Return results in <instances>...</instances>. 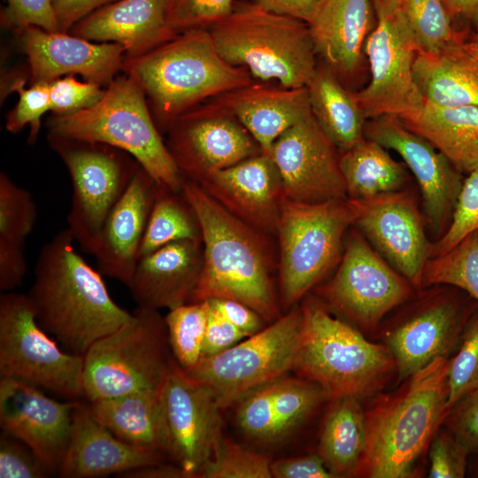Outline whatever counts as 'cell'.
I'll use <instances>...</instances> for the list:
<instances>
[{
	"mask_svg": "<svg viewBox=\"0 0 478 478\" xmlns=\"http://www.w3.org/2000/svg\"><path fill=\"white\" fill-rule=\"evenodd\" d=\"M84 356L63 351L36 319L27 295L0 297V374L71 399L85 397Z\"/></svg>",
	"mask_w": 478,
	"mask_h": 478,
	"instance_id": "obj_10",
	"label": "cell"
},
{
	"mask_svg": "<svg viewBox=\"0 0 478 478\" xmlns=\"http://www.w3.org/2000/svg\"><path fill=\"white\" fill-rule=\"evenodd\" d=\"M337 150L312 114L282 133L270 157L283 197L309 204L348 198Z\"/></svg>",
	"mask_w": 478,
	"mask_h": 478,
	"instance_id": "obj_19",
	"label": "cell"
},
{
	"mask_svg": "<svg viewBox=\"0 0 478 478\" xmlns=\"http://www.w3.org/2000/svg\"><path fill=\"white\" fill-rule=\"evenodd\" d=\"M447 415L460 401L478 392V310L469 317L447 373Z\"/></svg>",
	"mask_w": 478,
	"mask_h": 478,
	"instance_id": "obj_41",
	"label": "cell"
},
{
	"mask_svg": "<svg viewBox=\"0 0 478 478\" xmlns=\"http://www.w3.org/2000/svg\"><path fill=\"white\" fill-rule=\"evenodd\" d=\"M294 369L321 387L328 398L362 399L377 394L397 374L384 343H373L314 302L302 307Z\"/></svg>",
	"mask_w": 478,
	"mask_h": 478,
	"instance_id": "obj_5",
	"label": "cell"
},
{
	"mask_svg": "<svg viewBox=\"0 0 478 478\" xmlns=\"http://www.w3.org/2000/svg\"><path fill=\"white\" fill-rule=\"evenodd\" d=\"M201 243L172 242L139 258L128 286L137 305L172 309L191 300L202 269Z\"/></svg>",
	"mask_w": 478,
	"mask_h": 478,
	"instance_id": "obj_27",
	"label": "cell"
},
{
	"mask_svg": "<svg viewBox=\"0 0 478 478\" xmlns=\"http://www.w3.org/2000/svg\"><path fill=\"white\" fill-rule=\"evenodd\" d=\"M36 217V205L30 192L1 172L0 241L25 245Z\"/></svg>",
	"mask_w": 478,
	"mask_h": 478,
	"instance_id": "obj_42",
	"label": "cell"
},
{
	"mask_svg": "<svg viewBox=\"0 0 478 478\" xmlns=\"http://www.w3.org/2000/svg\"><path fill=\"white\" fill-rule=\"evenodd\" d=\"M207 301L247 336L263 329L264 320L243 303L226 298H212Z\"/></svg>",
	"mask_w": 478,
	"mask_h": 478,
	"instance_id": "obj_56",
	"label": "cell"
},
{
	"mask_svg": "<svg viewBox=\"0 0 478 478\" xmlns=\"http://www.w3.org/2000/svg\"><path fill=\"white\" fill-rule=\"evenodd\" d=\"M450 358L439 357L378 394L365 410L366 443L352 476L411 478L447 416Z\"/></svg>",
	"mask_w": 478,
	"mask_h": 478,
	"instance_id": "obj_2",
	"label": "cell"
},
{
	"mask_svg": "<svg viewBox=\"0 0 478 478\" xmlns=\"http://www.w3.org/2000/svg\"><path fill=\"white\" fill-rule=\"evenodd\" d=\"M69 228L40 250L27 294L40 325L71 353L84 356L132 315L111 297L98 270L76 251Z\"/></svg>",
	"mask_w": 478,
	"mask_h": 478,
	"instance_id": "obj_1",
	"label": "cell"
},
{
	"mask_svg": "<svg viewBox=\"0 0 478 478\" xmlns=\"http://www.w3.org/2000/svg\"><path fill=\"white\" fill-rule=\"evenodd\" d=\"M207 320L202 358L217 355L248 337L207 300Z\"/></svg>",
	"mask_w": 478,
	"mask_h": 478,
	"instance_id": "obj_53",
	"label": "cell"
},
{
	"mask_svg": "<svg viewBox=\"0 0 478 478\" xmlns=\"http://www.w3.org/2000/svg\"><path fill=\"white\" fill-rule=\"evenodd\" d=\"M462 49L478 64V40L461 42Z\"/></svg>",
	"mask_w": 478,
	"mask_h": 478,
	"instance_id": "obj_61",
	"label": "cell"
},
{
	"mask_svg": "<svg viewBox=\"0 0 478 478\" xmlns=\"http://www.w3.org/2000/svg\"><path fill=\"white\" fill-rule=\"evenodd\" d=\"M164 452L187 477H197L221 438L220 406L212 389L172 360L160 393Z\"/></svg>",
	"mask_w": 478,
	"mask_h": 478,
	"instance_id": "obj_16",
	"label": "cell"
},
{
	"mask_svg": "<svg viewBox=\"0 0 478 478\" xmlns=\"http://www.w3.org/2000/svg\"><path fill=\"white\" fill-rule=\"evenodd\" d=\"M271 462L264 456L249 451L221 436L212 458L197 477L270 478Z\"/></svg>",
	"mask_w": 478,
	"mask_h": 478,
	"instance_id": "obj_43",
	"label": "cell"
},
{
	"mask_svg": "<svg viewBox=\"0 0 478 478\" xmlns=\"http://www.w3.org/2000/svg\"><path fill=\"white\" fill-rule=\"evenodd\" d=\"M446 2L452 15L463 14L471 18L478 10V0H446Z\"/></svg>",
	"mask_w": 478,
	"mask_h": 478,
	"instance_id": "obj_60",
	"label": "cell"
},
{
	"mask_svg": "<svg viewBox=\"0 0 478 478\" xmlns=\"http://www.w3.org/2000/svg\"><path fill=\"white\" fill-rule=\"evenodd\" d=\"M25 245L0 241V289L8 292L21 284L27 271Z\"/></svg>",
	"mask_w": 478,
	"mask_h": 478,
	"instance_id": "obj_55",
	"label": "cell"
},
{
	"mask_svg": "<svg viewBox=\"0 0 478 478\" xmlns=\"http://www.w3.org/2000/svg\"><path fill=\"white\" fill-rule=\"evenodd\" d=\"M350 201L353 225L415 289L420 290L432 243L413 195L401 189Z\"/></svg>",
	"mask_w": 478,
	"mask_h": 478,
	"instance_id": "obj_18",
	"label": "cell"
},
{
	"mask_svg": "<svg viewBox=\"0 0 478 478\" xmlns=\"http://www.w3.org/2000/svg\"><path fill=\"white\" fill-rule=\"evenodd\" d=\"M166 130L167 148L180 173L196 183L213 171L263 153L238 119L214 99L184 112Z\"/></svg>",
	"mask_w": 478,
	"mask_h": 478,
	"instance_id": "obj_17",
	"label": "cell"
},
{
	"mask_svg": "<svg viewBox=\"0 0 478 478\" xmlns=\"http://www.w3.org/2000/svg\"><path fill=\"white\" fill-rule=\"evenodd\" d=\"M397 118L457 170L468 173L478 166V106H439L424 102L417 112Z\"/></svg>",
	"mask_w": 478,
	"mask_h": 478,
	"instance_id": "obj_30",
	"label": "cell"
},
{
	"mask_svg": "<svg viewBox=\"0 0 478 478\" xmlns=\"http://www.w3.org/2000/svg\"><path fill=\"white\" fill-rule=\"evenodd\" d=\"M25 83L23 78L17 77L8 86L10 91L18 93L19 101L8 114L5 127L11 133H19L25 126H29L27 142L34 144L40 131L41 119L50 111V83H32L29 88H26Z\"/></svg>",
	"mask_w": 478,
	"mask_h": 478,
	"instance_id": "obj_44",
	"label": "cell"
},
{
	"mask_svg": "<svg viewBox=\"0 0 478 478\" xmlns=\"http://www.w3.org/2000/svg\"><path fill=\"white\" fill-rule=\"evenodd\" d=\"M477 229L478 166L468 172V176L462 182L450 224L438 240L432 243L431 257L447 252Z\"/></svg>",
	"mask_w": 478,
	"mask_h": 478,
	"instance_id": "obj_45",
	"label": "cell"
},
{
	"mask_svg": "<svg viewBox=\"0 0 478 478\" xmlns=\"http://www.w3.org/2000/svg\"><path fill=\"white\" fill-rule=\"evenodd\" d=\"M461 42L438 53L419 50L413 78L423 101L439 106H478V64Z\"/></svg>",
	"mask_w": 478,
	"mask_h": 478,
	"instance_id": "obj_31",
	"label": "cell"
},
{
	"mask_svg": "<svg viewBox=\"0 0 478 478\" xmlns=\"http://www.w3.org/2000/svg\"><path fill=\"white\" fill-rule=\"evenodd\" d=\"M166 19L176 34L208 29L233 11L234 0H165Z\"/></svg>",
	"mask_w": 478,
	"mask_h": 478,
	"instance_id": "obj_47",
	"label": "cell"
},
{
	"mask_svg": "<svg viewBox=\"0 0 478 478\" xmlns=\"http://www.w3.org/2000/svg\"><path fill=\"white\" fill-rule=\"evenodd\" d=\"M437 285L459 289L478 302V229L447 252L428 259L422 289Z\"/></svg>",
	"mask_w": 478,
	"mask_h": 478,
	"instance_id": "obj_37",
	"label": "cell"
},
{
	"mask_svg": "<svg viewBox=\"0 0 478 478\" xmlns=\"http://www.w3.org/2000/svg\"><path fill=\"white\" fill-rule=\"evenodd\" d=\"M339 165L350 199H366L401 190L408 179L405 165L396 161L386 148L366 137L342 152Z\"/></svg>",
	"mask_w": 478,
	"mask_h": 478,
	"instance_id": "obj_34",
	"label": "cell"
},
{
	"mask_svg": "<svg viewBox=\"0 0 478 478\" xmlns=\"http://www.w3.org/2000/svg\"><path fill=\"white\" fill-rule=\"evenodd\" d=\"M197 184L243 221L266 231L277 230L283 193L269 155L260 153L213 171Z\"/></svg>",
	"mask_w": 478,
	"mask_h": 478,
	"instance_id": "obj_23",
	"label": "cell"
},
{
	"mask_svg": "<svg viewBox=\"0 0 478 478\" xmlns=\"http://www.w3.org/2000/svg\"><path fill=\"white\" fill-rule=\"evenodd\" d=\"M117 0H52L58 31L67 32L96 10Z\"/></svg>",
	"mask_w": 478,
	"mask_h": 478,
	"instance_id": "obj_57",
	"label": "cell"
},
{
	"mask_svg": "<svg viewBox=\"0 0 478 478\" xmlns=\"http://www.w3.org/2000/svg\"><path fill=\"white\" fill-rule=\"evenodd\" d=\"M373 11L372 0H322L306 23L316 54L338 79L361 66Z\"/></svg>",
	"mask_w": 478,
	"mask_h": 478,
	"instance_id": "obj_28",
	"label": "cell"
},
{
	"mask_svg": "<svg viewBox=\"0 0 478 478\" xmlns=\"http://www.w3.org/2000/svg\"><path fill=\"white\" fill-rule=\"evenodd\" d=\"M1 10V25L18 32L35 26L50 32H59L52 0H6Z\"/></svg>",
	"mask_w": 478,
	"mask_h": 478,
	"instance_id": "obj_51",
	"label": "cell"
},
{
	"mask_svg": "<svg viewBox=\"0 0 478 478\" xmlns=\"http://www.w3.org/2000/svg\"><path fill=\"white\" fill-rule=\"evenodd\" d=\"M428 456L430 478H463L467 474L470 452L445 427L434 434Z\"/></svg>",
	"mask_w": 478,
	"mask_h": 478,
	"instance_id": "obj_48",
	"label": "cell"
},
{
	"mask_svg": "<svg viewBox=\"0 0 478 478\" xmlns=\"http://www.w3.org/2000/svg\"><path fill=\"white\" fill-rule=\"evenodd\" d=\"M474 310L452 289L421 291L381 332L403 382L439 357L457 350L466 322Z\"/></svg>",
	"mask_w": 478,
	"mask_h": 478,
	"instance_id": "obj_14",
	"label": "cell"
},
{
	"mask_svg": "<svg viewBox=\"0 0 478 478\" xmlns=\"http://www.w3.org/2000/svg\"><path fill=\"white\" fill-rule=\"evenodd\" d=\"M175 193L157 184L139 258L172 242L201 240L200 228L192 208L185 197L182 201Z\"/></svg>",
	"mask_w": 478,
	"mask_h": 478,
	"instance_id": "obj_36",
	"label": "cell"
},
{
	"mask_svg": "<svg viewBox=\"0 0 478 478\" xmlns=\"http://www.w3.org/2000/svg\"><path fill=\"white\" fill-rule=\"evenodd\" d=\"M320 385L308 379L273 381V405L279 439L305 420L325 399Z\"/></svg>",
	"mask_w": 478,
	"mask_h": 478,
	"instance_id": "obj_40",
	"label": "cell"
},
{
	"mask_svg": "<svg viewBox=\"0 0 478 478\" xmlns=\"http://www.w3.org/2000/svg\"><path fill=\"white\" fill-rule=\"evenodd\" d=\"M175 361L185 371L202 359L207 302H192L170 309L164 319Z\"/></svg>",
	"mask_w": 478,
	"mask_h": 478,
	"instance_id": "obj_38",
	"label": "cell"
},
{
	"mask_svg": "<svg viewBox=\"0 0 478 478\" xmlns=\"http://www.w3.org/2000/svg\"><path fill=\"white\" fill-rule=\"evenodd\" d=\"M302 320V310L293 309L245 340L184 371L208 386L220 408H226L251 389L294 369Z\"/></svg>",
	"mask_w": 478,
	"mask_h": 478,
	"instance_id": "obj_12",
	"label": "cell"
},
{
	"mask_svg": "<svg viewBox=\"0 0 478 478\" xmlns=\"http://www.w3.org/2000/svg\"><path fill=\"white\" fill-rule=\"evenodd\" d=\"M163 454L120 440L93 417L89 405L78 402L70 441L57 474L63 478L120 475L161 463Z\"/></svg>",
	"mask_w": 478,
	"mask_h": 478,
	"instance_id": "obj_25",
	"label": "cell"
},
{
	"mask_svg": "<svg viewBox=\"0 0 478 478\" xmlns=\"http://www.w3.org/2000/svg\"><path fill=\"white\" fill-rule=\"evenodd\" d=\"M322 0H257L265 9L307 23Z\"/></svg>",
	"mask_w": 478,
	"mask_h": 478,
	"instance_id": "obj_58",
	"label": "cell"
},
{
	"mask_svg": "<svg viewBox=\"0 0 478 478\" xmlns=\"http://www.w3.org/2000/svg\"><path fill=\"white\" fill-rule=\"evenodd\" d=\"M119 476L125 478H177L187 477V474L179 466H165L161 462L158 464L150 465L141 468L127 471Z\"/></svg>",
	"mask_w": 478,
	"mask_h": 478,
	"instance_id": "obj_59",
	"label": "cell"
},
{
	"mask_svg": "<svg viewBox=\"0 0 478 478\" xmlns=\"http://www.w3.org/2000/svg\"><path fill=\"white\" fill-rule=\"evenodd\" d=\"M70 34L119 43L127 58L145 54L179 35L168 25L165 0H117L80 20Z\"/></svg>",
	"mask_w": 478,
	"mask_h": 478,
	"instance_id": "obj_26",
	"label": "cell"
},
{
	"mask_svg": "<svg viewBox=\"0 0 478 478\" xmlns=\"http://www.w3.org/2000/svg\"><path fill=\"white\" fill-rule=\"evenodd\" d=\"M167 330L156 309L137 306L128 320L84 355L89 402L136 391H161L170 364Z\"/></svg>",
	"mask_w": 478,
	"mask_h": 478,
	"instance_id": "obj_8",
	"label": "cell"
},
{
	"mask_svg": "<svg viewBox=\"0 0 478 478\" xmlns=\"http://www.w3.org/2000/svg\"><path fill=\"white\" fill-rule=\"evenodd\" d=\"M18 35L27 57L32 83H50L64 74L79 73L87 81L108 86L123 67L125 50L119 43H93L35 26L20 29Z\"/></svg>",
	"mask_w": 478,
	"mask_h": 478,
	"instance_id": "obj_22",
	"label": "cell"
},
{
	"mask_svg": "<svg viewBox=\"0 0 478 478\" xmlns=\"http://www.w3.org/2000/svg\"><path fill=\"white\" fill-rule=\"evenodd\" d=\"M122 70L143 89L157 125L167 129L179 116L228 91L251 84L248 70L226 61L208 29H193L135 58Z\"/></svg>",
	"mask_w": 478,
	"mask_h": 478,
	"instance_id": "obj_4",
	"label": "cell"
},
{
	"mask_svg": "<svg viewBox=\"0 0 478 478\" xmlns=\"http://www.w3.org/2000/svg\"><path fill=\"white\" fill-rule=\"evenodd\" d=\"M372 2L376 22L364 49L371 79L354 96L366 120L405 116L420 110L424 103L413 78V63L420 49L402 0Z\"/></svg>",
	"mask_w": 478,
	"mask_h": 478,
	"instance_id": "obj_11",
	"label": "cell"
},
{
	"mask_svg": "<svg viewBox=\"0 0 478 478\" xmlns=\"http://www.w3.org/2000/svg\"><path fill=\"white\" fill-rule=\"evenodd\" d=\"M239 401L236 421L247 436L265 442L279 439L273 405V381L251 389Z\"/></svg>",
	"mask_w": 478,
	"mask_h": 478,
	"instance_id": "obj_46",
	"label": "cell"
},
{
	"mask_svg": "<svg viewBox=\"0 0 478 478\" xmlns=\"http://www.w3.org/2000/svg\"><path fill=\"white\" fill-rule=\"evenodd\" d=\"M474 20L476 28V39L478 40V10L471 17Z\"/></svg>",
	"mask_w": 478,
	"mask_h": 478,
	"instance_id": "obj_63",
	"label": "cell"
},
{
	"mask_svg": "<svg viewBox=\"0 0 478 478\" xmlns=\"http://www.w3.org/2000/svg\"><path fill=\"white\" fill-rule=\"evenodd\" d=\"M306 87L314 119L338 150L346 151L366 138V118L354 94L327 66H317Z\"/></svg>",
	"mask_w": 478,
	"mask_h": 478,
	"instance_id": "obj_33",
	"label": "cell"
},
{
	"mask_svg": "<svg viewBox=\"0 0 478 478\" xmlns=\"http://www.w3.org/2000/svg\"><path fill=\"white\" fill-rule=\"evenodd\" d=\"M402 7L420 51L438 53L461 42L446 0H402Z\"/></svg>",
	"mask_w": 478,
	"mask_h": 478,
	"instance_id": "obj_39",
	"label": "cell"
},
{
	"mask_svg": "<svg viewBox=\"0 0 478 478\" xmlns=\"http://www.w3.org/2000/svg\"><path fill=\"white\" fill-rule=\"evenodd\" d=\"M105 89L91 82H81L72 74L50 82V111L54 115L72 114L89 108L104 96Z\"/></svg>",
	"mask_w": 478,
	"mask_h": 478,
	"instance_id": "obj_49",
	"label": "cell"
},
{
	"mask_svg": "<svg viewBox=\"0 0 478 478\" xmlns=\"http://www.w3.org/2000/svg\"><path fill=\"white\" fill-rule=\"evenodd\" d=\"M447 428L469 451L478 452V392L456 405L444 419Z\"/></svg>",
	"mask_w": 478,
	"mask_h": 478,
	"instance_id": "obj_52",
	"label": "cell"
},
{
	"mask_svg": "<svg viewBox=\"0 0 478 478\" xmlns=\"http://www.w3.org/2000/svg\"><path fill=\"white\" fill-rule=\"evenodd\" d=\"M72 182V204L67 223L75 242L93 254L108 214L127 189L140 165L126 152L102 144L48 135Z\"/></svg>",
	"mask_w": 478,
	"mask_h": 478,
	"instance_id": "obj_13",
	"label": "cell"
},
{
	"mask_svg": "<svg viewBox=\"0 0 478 478\" xmlns=\"http://www.w3.org/2000/svg\"><path fill=\"white\" fill-rule=\"evenodd\" d=\"M365 443V410L360 399H335L321 428L318 454L335 477L352 475Z\"/></svg>",
	"mask_w": 478,
	"mask_h": 478,
	"instance_id": "obj_35",
	"label": "cell"
},
{
	"mask_svg": "<svg viewBox=\"0 0 478 478\" xmlns=\"http://www.w3.org/2000/svg\"><path fill=\"white\" fill-rule=\"evenodd\" d=\"M272 476L275 478H334L322 458L317 454L289 458L271 462Z\"/></svg>",
	"mask_w": 478,
	"mask_h": 478,
	"instance_id": "obj_54",
	"label": "cell"
},
{
	"mask_svg": "<svg viewBox=\"0 0 478 478\" xmlns=\"http://www.w3.org/2000/svg\"><path fill=\"white\" fill-rule=\"evenodd\" d=\"M78 402L61 403L46 397L32 383L1 377L0 425L4 432L30 447L52 473H58Z\"/></svg>",
	"mask_w": 478,
	"mask_h": 478,
	"instance_id": "obj_21",
	"label": "cell"
},
{
	"mask_svg": "<svg viewBox=\"0 0 478 478\" xmlns=\"http://www.w3.org/2000/svg\"><path fill=\"white\" fill-rule=\"evenodd\" d=\"M53 474L26 443L2 432L0 437L1 478H42Z\"/></svg>",
	"mask_w": 478,
	"mask_h": 478,
	"instance_id": "obj_50",
	"label": "cell"
},
{
	"mask_svg": "<svg viewBox=\"0 0 478 478\" xmlns=\"http://www.w3.org/2000/svg\"><path fill=\"white\" fill-rule=\"evenodd\" d=\"M212 99L232 112L269 156L282 133L312 114L307 87L251 82Z\"/></svg>",
	"mask_w": 478,
	"mask_h": 478,
	"instance_id": "obj_29",
	"label": "cell"
},
{
	"mask_svg": "<svg viewBox=\"0 0 478 478\" xmlns=\"http://www.w3.org/2000/svg\"><path fill=\"white\" fill-rule=\"evenodd\" d=\"M365 136L402 158L419 185L425 222L440 237L450 224L463 182L458 170L397 116L370 119L365 125Z\"/></svg>",
	"mask_w": 478,
	"mask_h": 478,
	"instance_id": "obj_20",
	"label": "cell"
},
{
	"mask_svg": "<svg viewBox=\"0 0 478 478\" xmlns=\"http://www.w3.org/2000/svg\"><path fill=\"white\" fill-rule=\"evenodd\" d=\"M353 222L349 198L309 204L282 197L277 232L285 307L297 302L340 262L343 238Z\"/></svg>",
	"mask_w": 478,
	"mask_h": 478,
	"instance_id": "obj_9",
	"label": "cell"
},
{
	"mask_svg": "<svg viewBox=\"0 0 478 478\" xmlns=\"http://www.w3.org/2000/svg\"><path fill=\"white\" fill-rule=\"evenodd\" d=\"M181 193L197 220L204 246L190 301L232 299L268 322L280 318L267 255L258 236L196 182L183 181Z\"/></svg>",
	"mask_w": 478,
	"mask_h": 478,
	"instance_id": "obj_3",
	"label": "cell"
},
{
	"mask_svg": "<svg viewBox=\"0 0 478 478\" xmlns=\"http://www.w3.org/2000/svg\"><path fill=\"white\" fill-rule=\"evenodd\" d=\"M413 289L361 233L354 230L335 274L320 293L358 326L374 331L389 312L409 300Z\"/></svg>",
	"mask_w": 478,
	"mask_h": 478,
	"instance_id": "obj_15",
	"label": "cell"
},
{
	"mask_svg": "<svg viewBox=\"0 0 478 478\" xmlns=\"http://www.w3.org/2000/svg\"><path fill=\"white\" fill-rule=\"evenodd\" d=\"M49 135L102 143L132 156L158 185L181 191V173L163 142L141 87L128 75L115 78L101 100L80 112L54 115Z\"/></svg>",
	"mask_w": 478,
	"mask_h": 478,
	"instance_id": "obj_6",
	"label": "cell"
},
{
	"mask_svg": "<svg viewBox=\"0 0 478 478\" xmlns=\"http://www.w3.org/2000/svg\"><path fill=\"white\" fill-rule=\"evenodd\" d=\"M161 391H136L90 401L93 417L132 445L164 452Z\"/></svg>",
	"mask_w": 478,
	"mask_h": 478,
	"instance_id": "obj_32",
	"label": "cell"
},
{
	"mask_svg": "<svg viewBox=\"0 0 478 478\" xmlns=\"http://www.w3.org/2000/svg\"><path fill=\"white\" fill-rule=\"evenodd\" d=\"M156 187V181L140 166L104 220L92 254L103 275L127 288L139 259Z\"/></svg>",
	"mask_w": 478,
	"mask_h": 478,
	"instance_id": "obj_24",
	"label": "cell"
},
{
	"mask_svg": "<svg viewBox=\"0 0 478 478\" xmlns=\"http://www.w3.org/2000/svg\"><path fill=\"white\" fill-rule=\"evenodd\" d=\"M470 455L474 458L472 459L471 462L468 461L467 473L473 477H478V452Z\"/></svg>",
	"mask_w": 478,
	"mask_h": 478,
	"instance_id": "obj_62",
	"label": "cell"
},
{
	"mask_svg": "<svg viewBox=\"0 0 478 478\" xmlns=\"http://www.w3.org/2000/svg\"><path fill=\"white\" fill-rule=\"evenodd\" d=\"M208 30L222 58L254 78L303 88L316 71L317 54L307 24L257 2L235 3L231 13Z\"/></svg>",
	"mask_w": 478,
	"mask_h": 478,
	"instance_id": "obj_7",
	"label": "cell"
}]
</instances>
